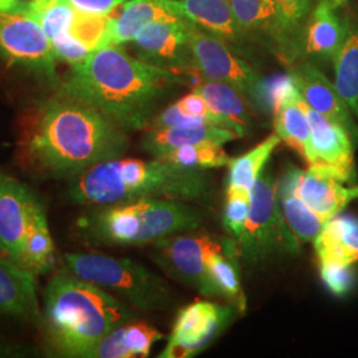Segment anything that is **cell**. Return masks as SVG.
Masks as SVG:
<instances>
[{"label":"cell","mask_w":358,"mask_h":358,"mask_svg":"<svg viewBox=\"0 0 358 358\" xmlns=\"http://www.w3.org/2000/svg\"><path fill=\"white\" fill-rule=\"evenodd\" d=\"M180 85L182 73L108 45L72 66L60 90L94 106L129 131L148 128L161 103Z\"/></svg>","instance_id":"cell-1"},{"label":"cell","mask_w":358,"mask_h":358,"mask_svg":"<svg viewBox=\"0 0 358 358\" xmlns=\"http://www.w3.org/2000/svg\"><path fill=\"white\" fill-rule=\"evenodd\" d=\"M128 148L125 129L63 90L41 105L28 138L32 159L57 178H73L96 164L122 157Z\"/></svg>","instance_id":"cell-2"},{"label":"cell","mask_w":358,"mask_h":358,"mask_svg":"<svg viewBox=\"0 0 358 358\" xmlns=\"http://www.w3.org/2000/svg\"><path fill=\"white\" fill-rule=\"evenodd\" d=\"M213 180L202 169L179 166L165 159L113 158L71 178L69 195L80 205L113 206L145 198L203 202Z\"/></svg>","instance_id":"cell-3"},{"label":"cell","mask_w":358,"mask_h":358,"mask_svg":"<svg viewBox=\"0 0 358 358\" xmlns=\"http://www.w3.org/2000/svg\"><path fill=\"white\" fill-rule=\"evenodd\" d=\"M133 319L124 301L71 271L55 275L45 287L41 321L57 356L90 358L106 334Z\"/></svg>","instance_id":"cell-4"},{"label":"cell","mask_w":358,"mask_h":358,"mask_svg":"<svg viewBox=\"0 0 358 358\" xmlns=\"http://www.w3.org/2000/svg\"><path fill=\"white\" fill-rule=\"evenodd\" d=\"M203 220L205 213L192 202L145 198L105 206L90 217L88 229L93 238L105 243L142 245L180 232L196 231Z\"/></svg>","instance_id":"cell-5"},{"label":"cell","mask_w":358,"mask_h":358,"mask_svg":"<svg viewBox=\"0 0 358 358\" xmlns=\"http://www.w3.org/2000/svg\"><path fill=\"white\" fill-rule=\"evenodd\" d=\"M68 271L110 294H118L131 307L161 312L174 304L170 284L140 263L103 254H65Z\"/></svg>","instance_id":"cell-6"},{"label":"cell","mask_w":358,"mask_h":358,"mask_svg":"<svg viewBox=\"0 0 358 358\" xmlns=\"http://www.w3.org/2000/svg\"><path fill=\"white\" fill-rule=\"evenodd\" d=\"M251 208L243 234L236 241L239 259L251 267L297 255L300 241L291 230L278 198V179L263 170L251 187Z\"/></svg>","instance_id":"cell-7"},{"label":"cell","mask_w":358,"mask_h":358,"mask_svg":"<svg viewBox=\"0 0 358 358\" xmlns=\"http://www.w3.org/2000/svg\"><path fill=\"white\" fill-rule=\"evenodd\" d=\"M150 257L173 280L211 299L208 260L217 254L239 256L234 238L187 231L152 243Z\"/></svg>","instance_id":"cell-8"},{"label":"cell","mask_w":358,"mask_h":358,"mask_svg":"<svg viewBox=\"0 0 358 358\" xmlns=\"http://www.w3.org/2000/svg\"><path fill=\"white\" fill-rule=\"evenodd\" d=\"M190 48L195 71L201 76L230 84L243 93L252 109L263 112L266 78L231 51L223 38L192 26Z\"/></svg>","instance_id":"cell-9"},{"label":"cell","mask_w":358,"mask_h":358,"mask_svg":"<svg viewBox=\"0 0 358 358\" xmlns=\"http://www.w3.org/2000/svg\"><path fill=\"white\" fill-rule=\"evenodd\" d=\"M0 56L38 78L57 83V57L51 40L22 8L0 13Z\"/></svg>","instance_id":"cell-10"},{"label":"cell","mask_w":358,"mask_h":358,"mask_svg":"<svg viewBox=\"0 0 358 358\" xmlns=\"http://www.w3.org/2000/svg\"><path fill=\"white\" fill-rule=\"evenodd\" d=\"M236 309L230 304L195 301L179 310L161 358L195 356L215 341L235 320Z\"/></svg>","instance_id":"cell-11"},{"label":"cell","mask_w":358,"mask_h":358,"mask_svg":"<svg viewBox=\"0 0 358 358\" xmlns=\"http://www.w3.org/2000/svg\"><path fill=\"white\" fill-rule=\"evenodd\" d=\"M192 23L179 19L154 22L133 38L138 59L178 73L195 71L190 48ZM196 72V71H195Z\"/></svg>","instance_id":"cell-12"},{"label":"cell","mask_w":358,"mask_h":358,"mask_svg":"<svg viewBox=\"0 0 358 358\" xmlns=\"http://www.w3.org/2000/svg\"><path fill=\"white\" fill-rule=\"evenodd\" d=\"M310 125V158L308 167L321 169L344 183H355L357 178L355 164V142L345 129L306 103Z\"/></svg>","instance_id":"cell-13"},{"label":"cell","mask_w":358,"mask_h":358,"mask_svg":"<svg viewBox=\"0 0 358 358\" xmlns=\"http://www.w3.org/2000/svg\"><path fill=\"white\" fill-rule=\"evenodd\" d=\"M291 76L307 105L345 129L355 145H357L358 127L355 115L343 100L334 83L325 76L316 65L310 63H301L294 66Z\"/></svg>","instance_id":"cell-14"},{"label":"cell","mask_w":358,"mask_h":358,"mask_svg":"<svg viewBox=\"0 0 358 358\" xmlns=\"http://www.w3.org/2000/svg\"><path fill=\"white\" fill-rule=\"evenodd\" d=\"M38 201L24 183L0 174V251L19 266L28 217Z\"/></svg>","instance_id":"cell-15"},{"label":"cell","mask_w":358,"mask_h":358,"mask_svg":"<svg viewBox=\"0 0 358 358\" xmlns=\"http://www.w3.org/2000/svg\"><path fill=\"white\" fill-rule=\"evenodd\" d=\"M346 183L331 173L308 167L294 166V189L301 201L319 217L328 222L343 213L352 201L358 199V185L346 187Z\"/></svg>","instance_id":"cell-16"},{"label":"cell","mask_w":358,"mask_h":358,"mask_svg":"<svg viewBox=\"0 0 358 358\" xmlns=\"http://www.w3.org/2000/svg\"><path fill=\"white\" fill-rule=\"evenodd\" d=\"M0 315L41 321L35 273L0 251Z\"/></svg>","instance_id":"cell-17"},{"label":"cell","mask_w":358,"mask_h":358,"mask_svg":"<svg viewBox=\"0 0 358 358\" xmlns=\"http://www.w3.org/2000/svg\"><path fill=\"white\" fill-rule=\"evenodd\" d=\"M331 0H319L309 15L303 38V51L308 57L332 62L345 43L349 23L343 22Z\"/></svg>","instance_id":"cell-18"},{"label":"cell","mask_w":358,"mask_h":358,"mask_svg":"<svg viewBox=\"0 0 358 358\" xmlns=\"http://www.w3.org/2000/svg\"><path fill=\"white\" fill-rule=\"evenodd\" d=\"M239 138L230 129L207 122H190L165 129H149L142 138V149L153 158H164L176 149L186 145L217 143L224 145Z\"/></svg>","instance_id":"cell-19"},{"label":"cell","mask_w":358,"mask_h":358,"mask_svg":"<svg viewBox=\"0 0 358 358\" xmlns=\"http://www.w3.org/2000/svg\"><path fill=\"white\" fill-rule=\"evenodd\" d=\"M174 0H130L110 19L109 45L130 43L142 29L154 22L179 20Z\"/></svg>","instance_id":"cell-20"},{"label":"cell","mask_w":358,"mask_h":358,"mask_svg":"<svg viewBox=\"0 0 358 358\" xmlns=\"http://www.w3.org/2000/svg\"><path fill=\"white\" fill-rule=\"evenodd\" d=\"M320 264L358 263V217L338 214L327 222L315 241Z\"/></svg>","instance_id":"cell-21"},{"label":"cell","mask_w":358,"mask_h":358,"mask_svg":"<svg viewBox=\"0 0 358 358\" xmlns=\"http://www.w3.org/2000/svg\"><path fill=\"white\" fill-rule=\"evenodd\" d=\"M180 19L223 40H238L243 29L238 24L229 0H174Z\"/></svg>","instance_id":"cell-22"},{"label":"cell","mask_w":358,"mask_h":358,"mask_svg":"<svg viewBox=\"0 0 358 358\" xmlns=\"http://www.w3.org/2000/svg\"><path fill=\"white\" fill-rule=\"evenodd\" d=\"M275 133L308 164L310 158V125L306 101L294 85L272 112Z\"/></svg>","instance_id":"cell-23"},{"label":"cell","mask_w":358,"mask_h":358,"mask_svg":"<svg viewBox=\"0 0 358 358\" xmlns=\"http://www.w3.org/2000/svg\"><path fill=\"white\" fill-rule=\"evenodd\" d=\"M194 92L201 94L208 106L220 115L235 131L239 138L245 136L251 124L250 108H252L243 93L234 88L230 84L203 78L194 88Z\"/></svg>","instance_id":"cell-24"},{"label":"cell","mask_w":358,"mask_h":358,"mask_svg":"<svg viewBox=\"0 0 358 358\" xmlns=\"http://www.w3.org/2000/svg\"><path fill=\"white\" fill-rule=\"evenodd\" d=\"M278 198L282 214L296 238L304 243H315L327 222L316 215L297 195L294 189V165L285 167L282 178L278 180Z\"/></svg>","instance_id":"cell-25"},{"label":"cell","mask_w":358,"mask_h":358,"mask_svg":"<svg viewBox=\"0 0 358 358\" xmlns=\"http://www.w3.org/2000/svg\"><path fill=\"white\" fill-rule=\"evenodd\" d=\"M55 256L56 247L48 226L45 208L38 199L28 217L22 244L20 266L38 275L51 269Z\"/></svg>","instance_id":"cell-26"},{"label":"cell","mask_w":358,"mask_h":358,"mask_svg":"<svg viewBox=\"0 0 358 358\" xmlns=\"http://www.w3.org/2000/svg\"><path fill=\"white\" fill-rule=\"evenodd\" d=\"M276 20L272 36L278 41L282 55L288 62H294L303 50L304 24L313 10L312 0H275Z\"/></svg>","instance_id":"cell-27"},{"label":"cell","mask_w":358,"mask_h":358,"mask_svg":"<svg viewBox=\"0 0 358 358\" xmlns=\"http://www.w3.org/2000/svg\"><path fill=\"white\" fill-rule=\"evenodd\" d=\"M334 85L358 120V24L349 23L345 43L333 60Z\"/></svg>","instance_id":"cell-28"},{"label":"cell","mask_w":358,"mask_h":358,"mask_svg":"<svg viewBox=\"0 0 358 358\" xmlns=\"http://www.w3.org/2000/svg\"><path fill=\"white\" fill-rule=\"evenodd\" d=\"M211 299L222 297L239 313L247 308L241 282L239 256L217 254L208 260Z\"/></svg>","instance_id":"cell-29"},{"label":"cell","mask_w":358,"mask_h":358,"mask_svg":"<svg viewBox=\"0 0 358 358\" xmlns=\"http://www.w3.org/2000/svg\"><path fill=\"white\" fill-rule=\"evenodd\" d=\"M280 142V137L273 133L250 152L241 157L231 158L229 164V186H239L251 190Z\"/></svg>","instance_id":"cell-30"},{"label":"cell","mask_w":358,"mask_h":358,"mask_svg":"<svg viewBox=\"0 0 358 358\" xmlns=\"http://www.w3.org/2000/svg\"><path fill=\"white\" fill-rule=\"evenodd\" d=\"M34 17L50 40L72 31L76 10L68 0H28L17 7Z\"/></svg>","instance_id":"cell-31"},{"label":"cell","mask_w":358,"mask_h":358,"mask_svg":"<svg viewBox=\"0 0 358 358\" xmlns=\"http://www.w3.org/2000/svg\"><path fill=\"white\" fill-rule=\"evenodd\" d=\"M161 159H165L179 166L208 170V169L229 166L231 157L226 153L222 145L196 143V145H186L176 149L174 152L167 154Z\"/></svg>","instance_id":"cell-32"},{"label":"cell","mask_w":358,"mask_h":358,"mask_svg":"<svg viewBox=\"0 0 358 358\" xmlns=\"http://www.w3.org/2000/svg\"><path fill=\"white\" fill-rule=\"evenodd\" d=\"M238 24L247 31L269 29L275 26L276 3L275 0H229Z\"/></svg>","instance_id":"cell-33"},{"label":"cell","mask_w":358,"mask_h":358,"mask_svg":"<svg viewBox=\"0 0 358 358\" xmlns=\"http://www.w3.org/2000/svg\"><path fill=\"white\" fill-rule=\"evenodd\" d=\"M112 13L109 15H93L80 13L76 10V19L72 27V34L80 41H83L90 51H97L109 45V26Z\"/></svg>","instance_id":"cell-34"},{"label":"cell","mask_w":358,"mask_h":358,"mask_svg":"<svg viewBox=\"0 0 358 358\" xmlns=\"http://www.w3.org/2000/svg\"><path fill=\"white\" fill-rule=\"evenodd\" d=\"M251 208V192L239 186H227L223 226L231 238L238 241L243 234Z\"/></svg>","instance_id":"cell-35"},{"label":"cell","mask_w":358,"mask_h":358,"mask_svg":"<svg viewBox=\"0 0 358 358\" xmlns=\"http://www.w3.org/2000/svg\"><path fill=\"white\" fill-rule=\"evenodd\" d=\"M122 337L133 357H148L164 334L148 322L129 321L122 325Z\"/></svg>","instance_id":"cell-36"},{"label":"cell","mask_w":358,"mask_h":358,"mask_svg":"<svg viewBox=\"0 0 358 358\" xmlns=\"http://www.w3.org/2000/svg\"><path fill=\"white\" fill-rule=\"evenodd\" d=\"M321 279L334 296L349 294L356 282L353 266L320 264Z\"/></svg>","instance_id":"cell-37"},{"label":"cell","mask_w":358,"mask_h":358,"mask_svg":"<svg viewBox=\"0 0 358 358\" xmlns=\"http://www.w3.org/2000/svg\"><path fill=\"white\" fill-rule=\"evenodd\" d=\"M176 103L178 105V108L183 115L201 120V121L211 124V125L230 129L227 122L220 115L213 112V109L208 106V103H206L205 99L194 90L192 93L180 97L178 101H176Z\"/></svg>","instance_id":"cell-38"},{"label":"cell","mask_w":358,"mask_h":358,"mask_svg":"<svg viewBox=\"0 0 358 358\" xmlns=\"http://www.w3.org/2000/svg\"><path fill=\"white\" fill-rule=\"evenodd\" d=\"M52 48L57 59H62L72 66L81 64L88 59L92 51L72 34L68 32L51 40Z\"/></svg>","instance_id":"cell-39"},{"label":"cell","mask_w":358,"mask_h":358,"mask_svg":"<svg viewBox=\"0 0 358 358\" xmlns=\"http://www.w3.org/2000/svg\"><path fill=\"white\" fill-rule=\"evenodd\" d=\"M122 337V325L106 334L92 352L90 358H131Z\"/></svg>","instance_id":"cell-40"},{"label":"cell","mask_w":358,"mask_h":358,"mask_svg":"<svg viewBox=\"0 0 358 358\" xmlns=\"http://www.w3.org/2000/svg\"><path fill=\"white\" fill-rule=\"evenodd\" d=\"M69 4L80 13L93 15H109L115 13L130 0H68Z\"/></svg>","instance_id":"cell-41"},{"label":"cell","mask_w":358,"mask_h":358,"mask_svg":"<svg viewBox=\"0 0 358 358\" xmlns=\"http://www.w3.org/2000/svg\"><path fill=\"white\" fill-rule=\"evenodd\" d=\"M29 355H32V349L29 346L0 337V358L27 357Z\"/></svg>","instance_id":"cell-42"},{"label":"cell","mask_w":358,"mask_h":358,"mask_svg":"<svg viewBox=\"0 0 358 358\" xmlns=\"http://www.w3.org/2000/svg\"><path fill=\"white\" fill-rule=\"evenodd\" d=\"M28 0H0V13L11 11L20 6H23Z\"/></svg>","instance_id":"cell-43"},{"label":"cell","mask_w":358,"mask_h":358,"mask_svg":"<svg viewBox=\"0 0 358 358\" xmlns=\"http://www.w3.org/2000/svg\"><path fill=\"white\" fill-rule=\"evenodd\" d=\"M331 1H332L333 4H336L337 7H343L348 0H331Z\"/></svg>","instance_id":"cell-44"}]
</instances>
